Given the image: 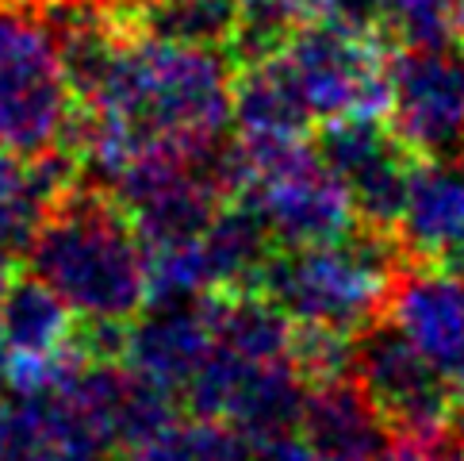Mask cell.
Returning <instances> with one entry per match:
<instances>
[{"label":"cell","mask_w":464,"mask_h":461,"mask_svg":"<svg viewBox=\"0 0 464 461\" xmlns=\"http://www.w3.org/2000/svg\"><path fill=\"white\" fill-rule=\"evenodd\" d=\"M211 331L215 346L254 361H285L292 350L295 323L276 300L257 289L211 292Z\"/></svg>","instance_id":"cell-16"},{"label":"cell","mask_w":464,"mask_h":461,"mask_svg":"<svg viewBox=\"0 0 464 461\" xmlns=\"http://www.w3.org/2000/svg\"><path fill=\"white\" fill-rule=\"evenodd\" d=\"M403 254L426 266L464 270V162L414 158L407 204L395 227Z\"/></svg>","instance_id":"cell-11"},{"label":"cell","mask_w":464,"mask_h":461,"mask_svg":"<svg viewBox=\"0 0 464 461\" xmlns=\"http://www.w3.org/2000/svg\"><path fill=\"white\" fill-rule=\"evenodd\" d=\"M230 123L246 139H307L319 127L280 51L265 62L235 70Z\"/></svg>","instance_id":"cell-13"},{"label":"cell","mask_w":464,"mask_h":461,"mask_svg":"<svg viewBox=\"0 0 464 461\" xmlns=\"http://www.w3.org/2000/svg\"><path fill=\"white\" fill-rule=\"evenodd\" d=\"M460 162H464V154H460Z\"/></svg>","instance_id":"cell-23"},{"label":"cell","mask_w":464,"mask_h":461,"mask_svg":"<svg viewBox=\"0 0 464 461\" xmlns=\"http://www.w3.org/2000/svg\"><path fill=\"white\" fill-rule=\"evenodd\" d=\"M403 261L407 254L400 239L357 223L338 242L276 250L261 273L257 292L285 308L292 323L357 335L384 316L392 281Z\"/></svg>","instance_id":"cell-2"},{"label":"cell","mask_w":464,"mask_h":461,"mask_svg":"<svg viewBox=\"0 0 464 461\" xmlns=\"http://www.w3.org/2000/svg\"><path fill=\"white\" fill-rule=\"evenodd\" d=\"M257 435L242 431L235 423L196 419L173 423L165 431L135 442V446L115 450L111 461H254Z\"/></svg>","instance_id":"cell-18"},{"label":"cell","mask_w":464,"mask_h":461,"mask_svg":"<svg viewBox=\"0 0 464 461\" xmlns=\"http://www.w3.org/2000/svg\"><path fill=\"white\" fill-rule=\"evenodd\" d=\"M242 24V0H139L130 27L146 39L227 51Z\"/></svg>","instance_id":"cell-17"},{"label":"cell","mask_w":464,"mask_h":461,"mask_svg":"<svg viewBox=\"0 0 464 461\" xmlns=\"http://www.w3.org/2000/svg\"><path fill=\"white\" fill-rule=\"evenodd\" d=\"M215 350L211 296L200 300H146L127 327L123 361L135 373L173 388L177 397Z\"/></svg>","instance_id":"cell-10"},{"label":"cell","mask_w":464,"mask_h":461,"mask_svg":"<svg viewBox=\"0 0 464 461\" xmlns=\"http://www.w3.org/2000/svg\"><path fill=\"white\" fill-rule=\"evenodd\" d=\"M314 123L345 115H388L392 46L342 20H307L280 46Z\"/></svg>","instance_id":"cell-5"},{"label":"cell","mask_w":464,"mask_h":461,"mask_svg":"<svg viewBox=\"0 0 464 461\" xmlns=\"http://www.w3.org/2000/svg\"><path fill=\"white\" fill-rule=\"evenodd\" d=\"M123 5H127V8H130V5H139V0H123Z\"/></svg>","instance_id":"cell-22"},{"label":"cell","mask_w":464,"mask_h":461,"mask_svg":"<svg viewBox=\"0 0 464 461\" xmlns=\"http://www.w3.org/2000/svg\"><path fill=\"white\" fill-rule=\"evenodd\" d=\"M457 0H372V31L392 51L453 43Z\"/></svg>","instance_id":"cell-19"},{"label":"cell","mask_w":464,"mask_h":461,"mask_svg":"<svg viewBox=\"0 0 464 461\" xmlns=\"http://www.w3.org/2000/svg\"><path fill=\"white\" fill-rule=\"evenodd\" d=\"M200 258L208 270L211 292H238V289H257L265 266L280 250L273 239L269 223L261 211L246 201V196H230V201L215 211V220L200 239Z\"/></svg>","instance_id":"cell-14"},{"label":"cell","mask_w":464,"mask_h":461,"mask_svg":"<svg viewBox=\"0 0 464 461\" xmlns=\"http://www.w3.org/2000/svg\"><path fill=\"white\" fill-rule=\"evenodd\" d=\"M388 123L414 158L464 154V51L403 46L388 58Z\"/></svg>","instance_id":"cell-7"},{"label":"cell","mask_w":464,"mask_h":461,"mask_svg":"<svg viewBox=\"0 0 464 461\" xmlns=\"http://www.w3.org/2000/svg\"><path fill=\"white\" fill-rule=\"evenodd\" d=\"M300 435L319 461H400V438L353 373L307 388Z\"/></svg>","instance_id":"cell-12"},{"label":"cell","mask_w":464,"mask_h":461,"mask_svg":"<svg viewBox=\"0 0 464 461\" xmlns=\"http://www.w3.org/2000/svg\"><path fill=\"white\" fill-rule=\"evenodd\" d=\"M77 335V316L62 296L31 270L12 273L0 300V354L5 361L54 358Z\"/></svg>","instance_id":"cell-15"},{"label":"cell","mask_w":464,"mask_h":461,"mask_svg":"<svg viewBox=\"0 0 464 461\" xmlns=\"http://www.w3.org/2000/svg\"><path fill=\"white\" fill-rule=\"evenodd\" d=\"M314 154L350 192L353 216L369 230L395 235L407 204L414 154L384 115H345L314 127Z\"/></svg>","instance_id":"cell-6"},{"label":"cell","mask_w":464,"mask_h":461,"mask_svg":"<svg viewBox=\"0 0 464 461\" xmlns=\"http://www.w3.org/2000/svg\"><path fill=\"white\" fill-rule=\"evenodd\" d=\"M307 388L311 385L292 366V358L254 361L215 346L204 358V366L196 369V377L185 385L180 400L196 419H219L235 423L250 435H273L300 427Z\"/></svg>","instance_id":"cell-8"},{"label":"cell","mask_w":464,"mask_h":461,"mask_svg":"<svg viewBox=\"0 0 464 461\" xmlns=\"http://www.w3.org/2000/svg\"><path fill=\"white\" fill-rule=\"evenodd\" d=\"M24 266L85 323H130L150 300L146 242L120 196L89 177L73 181L43 211Z\"/></svg>","instance_id":"cell-1"},{"label":"cell","mask_w":464,"mask_h":461,"mask_svg":"<svg viewBox=\"0 0 464 461\" xmlns=\"http://www.w3.org/2000/svg\"><path fill=\"white\" fill-rule=\"evenodd\" d=\"M384 316L464 388V270L403 261Z\"/></svg>","instance_id":"cell-9"},{"label":"cell","mask_w":464,"mask_h":461,"mask_svg":"<svg viewBox=\"0 0 464 461\" xmlns=\"http://www.w3.org/2000/svg\"><path fill=\"white\" fill-rule=\"evenodd\" d=\"M254 461H319V454H314L311 442L300 435V427H292V431L257 435Z\"/></svg>","instance_id":"cell-20"},{"label":"cell","mask_w":464,"mask_h":461,"mask_svg":"<svg viewBox=\"0 0 464 461\" xmlns=\"http://www.w3.org/2000/svg\"><path fill=\"white\" fill-rule=\"evenodd\" d=\"M77 96L58 43L27 0H0V146L39 158L65 146Z\"/></svg>","instance_id":"cell-3"},{"label":"cell","mask_w":464,"mask_h":461,"mask_svg":"<svg viewBox=\"0 0 464 461\" xmlns=\"http://www.w3.org/2000/svg\"><path fill=\"white\" fill-rule=\"evenodd\" d=\"M350 373L400 438V461H422L464 392L388 316L372 319L353 335Z\"/></svg>","instance_id":"cell-4"},{"label":"cell","mask_w":464,"mask_h":461,"mask_svg":"<svg viewBox=\"0 0 464 461\" xmlns=\"http://www.w3.org/2000/svg\"><path fill=\"white\" fill-rule=\"evenodd\" d=\"M453 46H457V51H464V0H457V5H453Z\"/></svg>","instance_id":"cell-21"}]
</instances>
